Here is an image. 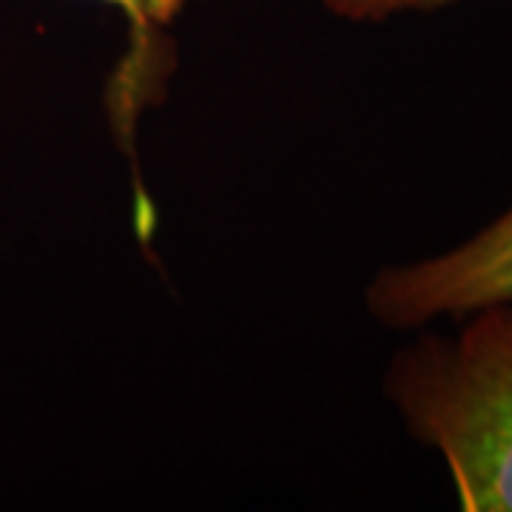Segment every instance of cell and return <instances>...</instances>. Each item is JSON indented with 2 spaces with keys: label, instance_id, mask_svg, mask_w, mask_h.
Returning <instances> with one entry per match:
<instances>
[{
  "label": "cell",
  "instance_id": "cell-2",
  "mask_svg": "<svg viewBox=\"0 0 512 512\" xmlns=\"http://www.w3.org/2000/svg\"><path fill=\"white\" fill-rule=\"evenodd\" d=\"M365 302L370 316L393 330L430 328L487 305H512V205L444 254L379 271Z\"/></svg>",
  "mask_w": 512,
  "mask_h": 512
},
{
  "label": "cell",
  "instance_id": "cell-1",
  "mask_svg": "<svg viewBox=\"0 0 512 512\" xmlns=\"http://www.w3.org/2000/svg\"><path fill=\"white\" fill-rule=\"evenodd\" d=\"M382 387L404 430L447 464L461 510L512 512V305L478 308L450 333L419 328Z\"/></svg>",
  "mask_w": 512,
  "mask_h": 512
},
{
  "label": "cell",
  "instance_id": "cell-4",
  "mask_svg": "<svg viewBox=\"0 0 512 512\" xmlns=\"http://www.w3.org/2000/svg\"><path fill=\"white\" fill-rule=\"evenodd\" d=\"M461 0H322V6L336 18L350 23H384L399 15L436 12Z\"/></svg>",
  "mask_w": 512,
  "mask_h": 512
},
{
  "label": "cell",
  "instance_id": "cell-3",
  "mask_svg": "<svg viewBox=\"0 0 512 512\" xmlns=\"http://www.w3.org/2000/svg\"><path fill=\"white\" fill-rule=\"evenodd\" d=\"M114 6L128 26V49L109 83V114L114 131L131 146L137 123L163 100L168 74L174 69L171 29L188 0H100Z\"/></svg>",
  "mask_w": 512,
  "mask_h": 512
}]
</instances>
